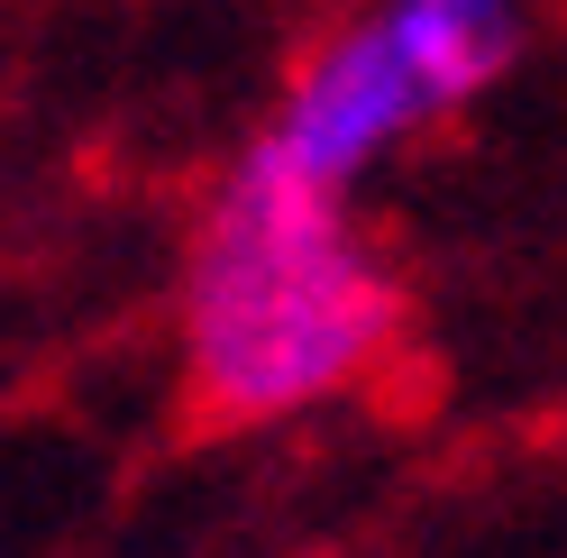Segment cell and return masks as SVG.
Here are the masks:
<instances>
[{
  "label": "cell",
  "instance_id": "6da1fadb",
  "mask_svg": "<svg viewBox=\"0 0 567 558\" xmlns=\"http://www.w3.org/2000/svg\"><path fill=\"white\" fill-rule=\"evenodd\" d=\"M403 330V285L358 211L266 165H229L184 257V375L202 412L257 431L367 385Z\"/></svg>",
  "mask_w": 567,
  "mask_h": 558
},
{
  "label": "cell",
  "instance_id": "7a4b0ae2",
  "mask_svg": "<svg viewBox=\"0 0 567 558\" xmlns=\"http://www.w3.org/2000/svg\"><path fill=\"white\" fill-rule=\"evenodd\" d=\"M513 55H522V0H367L293 64L284 101L238 156L302 193L358 202V184L412 128L494 92Z\"/></svg>",
  "mask_w": 567,
  "mask_h": 558
}]
</instances>
